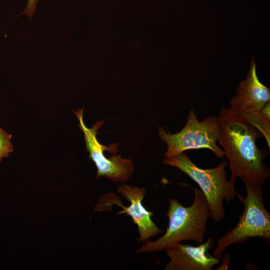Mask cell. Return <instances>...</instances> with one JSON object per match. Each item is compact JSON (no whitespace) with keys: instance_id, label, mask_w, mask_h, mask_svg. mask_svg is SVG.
Masks as SVG:
<instances>
[{"instance_id":"7","label":"cell","mask_w":270,"mask_h":270,"mask_svg":"<svg viewBox=\"0 0 270 270\" xmlns=\"http://www.w3.org/2000/svg\"><path fill=\"white\" fill-rule=\"evenodd\" d=\"M83 111L84 108L73 112L78 120V126L84 134L86 147L89 152V158L96 166V178L102 176L114 182L126 181L134 170L132 161L116 154L112 155L109 158L104 156V150L111 153H117L119 144H112L109 146L100 144L96 138V134L98 130L104 121L96 122L91 128H88L84 122Z\"/></svg>"},{"instance_id":"3","label":"cell","mask_w":270,"mask_h":270,"mask_svg":"<svg viewBox=\"0 0 270 270\" xmlns=\"http://www.w3.org/2000/svg\"><path fill=\"white\" fill-rule=\"evenodd\" d=\"M163 163L178 168L194 181L207 201L210 217L216 222L222 220L226 213L224 201L229 202L234 200L237 193L234 182L226 178L227 161H222L214 168L204 169L198 166L183 152L166 158Z\"/></svg>"},{"instance_id":"1","label":"cell","mask_w":270,"mask_h":270,"mask_svg":"<svg viewBox=\"0 0 270 270\" xmlns=\"http://www.w3.org/2000/svg\"><path fill=\"white\" fill-rule=\"evenodd\" d=\"M218 120V142L228 160L230 180L234 182L239 178L244 184L263 186L270 176V169L264 162L268 150L260 149L256 144L257 139L262 137V134L229 108L220 109Z\"/></svg>"},{"instance_id":"5","label":"cell","mask_w":270,"mask_h":270,"mask_svg":"<svg viewBox=\"0 0 270 270\" xmlns=\"http://www.w3.org/2000/svg\"><path fill=\"white\" fill-rule=\"evenodd\" d=\"M220 134L218 117L212 116L199 121L194 110H190L186 123L178 132L170 134L158 127L160 140L166 144V158L175 156L190 150L206 148L219 158L224 156L217 143Z\"/></svg>"},{"instance_id":"11","label":"cell","mask_w":270,"mask_h":270,"mask_svg":"<svg viewBox=\"0 0 270 270\" xmlns=\"http://www.w3.org/2000/svg\"><path fill=\"white\" fill-rule=\"evenodd\" d=\"M38 1V0H28L22 14L27 15L30 18L35 12Z\"/></svg>"},{"instance_id":"10","label":"cell","mask_w":270,"mask_h":270,"mask_svg":"<svg viewBox=\"0 0 270 270\" xmlns=\"http://www.w3.org/2000/svg\"><path fill=\"white\" fill-rule=\"evenodd\" d=\"M12 136L0 126V162L2 158L8 157L14 150L11 142Z\"/></svg>"},{"instance_id":"2","label":"cell","mask_w":270,"mask_h":270,"mask_svg":"<svg viewBox=\"0 0 270 270\" xmlns=\"http://www.w3.org/2000/svg\"><path fill=\"white\" fill-rule=\"evenodd\" d=\"M191 188L194 197L191 206H184L177 200L170 199L166 213L168 225L165 234L155 241H146L138 249V252L166 250L186 240H192L198 244L204 242L210 218V209L202 192Z\"/></svg>"},{"instance_id":"9","label":"cell","mask_w":270,"mask_h":270,"mask_svg":"<svg viewBox=\"0 0 270 270\" xmlns=\"http://www.w3.org/2000/svg\"><path fill=\"white\" fill-rule=\"evenodd\" d=\"M214 240L209 238L198 246L178 243L166 248L170 258L165 270H211L220 262L208 252L213 246Z\"/></svg>"},{"instance_id":"4","label":"cell","mask_w":270,"mask_h":270,"mask_svg":"<svg viewBox=\"0 0 270 270\" xmlns=\"http://www.w3.org/2000/svg\"><path fill=\"white\" fill-rule=\"evenodd\" d=\"M246 195L237 192V197L244 205V210L236 226L217 240L212 256L220 258L230 246L246 242L251 238H262L270 242V214L264 201L262 185L244 184Z\"/></svg>"},{"instance_id":"8","label":"cell","mask_w":270,"mask_h":270,"mask_svg":"<svg viewBox=\"0 0 270 270\" xmlns=\"http://www.w3.org/2000/svg\"><path fill=\"white\" fill-rule=\"evenodd\" d=\"M117 190L130 202L128 206H123L120 198L111 192L100 198L99 203L95 207L94 212L107 210L112 205L122 208L123 210L118 212V214H126L132 218L138 228L139 242H144L162 232L152 219L153 214L146 210L142 204L146 193L144 188L124 184L120 186Z\"/></svg>"},{"instance_id":"6","label":"cell","mask_w":270,"mask_h":270,"mask_svg":"<svg viewBox=\"0 0 270 270\" xmlns=\"http://www.w3.org/2000/svg\"><path fill=\"white\" fill-rule=\"evenodd\" d=\"M256 66L252 56L246 78L238 84L229 108L260 132L270 152V119L264 114V109L270 102V89L259 80Z\"/></svg>"}]
</instances>
